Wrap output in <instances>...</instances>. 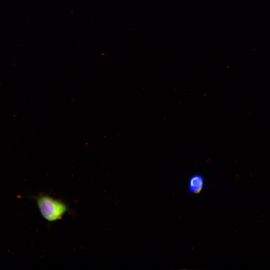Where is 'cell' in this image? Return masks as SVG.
Here are the masks:
<instances>
[{"label":"cell","mask_w":270,"mask_h":270,"mask_svg":"<svg viewBox=\"0 0 270 270\" xmlns=\"http://www.w3.org/2000/svg\"><path fill=\"white\" fill-rule=\"evenodd\" d=\"M36 200L41 215L49 222L60 220L70 210L66 202L48 194H39Z\"/></svg>","instance_id":"1"},{"label":"cell","mask_w":270,"mask_h":270,"mask_svg":"<svg viewBox=\"0 0 270 270\" xmlns=\"http://www.w3.org/2000/svg\"><path fill=\"white\" fill-rule=\"evenodd\" d=\"M204 183V178L202 174H193L188 180V190L192 194H199L203 190Z\"/></svg>","instance_id":"2"}]
</instances>
